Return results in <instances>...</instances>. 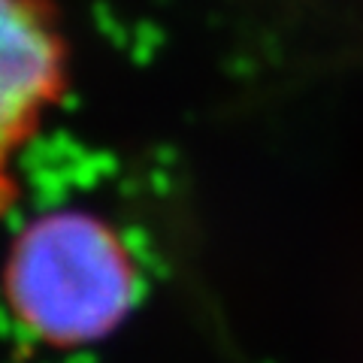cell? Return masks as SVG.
Instances as JSON below:
<instances>
[{"label":"cell","mask_w":363,"mask_h":363,"mask_svg":"<svg viewBox=\"0 0 363 363\" xmlns=\"http://www.w3.org/2000/svg\"><path fill=\"white\" fill-rule=\"evenodd\" d=\"M140 267L106 218L52 209L18 224L0 257V303L43 348H85L112 336L140 300Z\"/></svg>","instance_id":"cell-1"},{"label":"cell","mask_w":363,"mask_h":363,"mask_svg":"<svg viewBox=\"0 0 363 363\" xmlns=\"http://www.w3.org/2000/svg\"><path fill=\"white\" fill-rule=\"evenodd\" d=\"M70 82V49L52 0H0V218L21 197V164Z\"/></svg>","instance_id":"cell-2"}]
</instances>
